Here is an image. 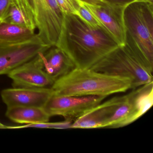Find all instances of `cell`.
<instances>
[{"label": "cell", "mask_w": 153, "mask_h": 153, "mask_svg": "<svg viewBox=\"0 0 153 153\" xmlns=\"http://www.w3.org/2000/svg\"><path fill=\"white\" fill-rule=\"evenodd\" d=\"M104 27H94L75 14L64 15L57 46L71 59L76 68H90L119 46Z\"/></svg>", "instance_id": "1"}, {"label": "cell", "mask_w": 153, "mask_h": 153, "mask_svg": "<svg viewBox=\"0 0 153 153\" xmlns=\"http://www.w3.org/2000/svg\"><path fill=\"white\" fill-rule=\"evenodd\" d=\"M153 104L152 82L101 103L78 118L76 124L81 129L122 128L144 115Z\"/></svg>", "instance_id": "2"}, {"label": "cell", "mask_w": 153, "mask_h": 153, "mask_svg": "<svg viewBox=\"0 0 153 153\" xmlns=\"http://www.w3.org/2000/svg\"><path fill=\"white\" fill-rule=\"evenodd\" d=\"M53 95L109 96L131 89L130 79L108 75L90 68H75L55 80Z\"/></svg>", "instance_id": "3"}, {"label": "cell", "mask_w": 153, "mask_h": 153, "mask_svg": "<svg viewBox=\"0 0 153 153\" xmlns=\"http://www.w3.org/2000/svg\"><path fill=\"white\" fill-rule=\"evenodd\" d=\"M91 69L108 75L130 79L131 89L153 82V64L126 34V42L97 62Z\"/></svg>", "instance_id": "4"}, {"label": "cell", "mask_w": 153, "mask_h": 153, "mask_svg": "<svg viewBox=\"0 0 153 153\" xmlns=\"http://www.w3.org/2000/svg\"><path fill=\"white\" fill-rule=\"evenodd\" d=\"M126 34L153 64V3L137 0L123 12Z\"/></svg>", "instance_id": "5"}, {"label": "cell", "mask_w": 153, "mask_h": 153, "mask_svg": "<svg viewBox=\"0 0 153 153\" xmlns=\"http://www.w3.org/2000/svg\"><path fill=\"white\" fill-rule=\"evenodd\" d=\"M34 16L37 35L44 44L57 46L62 30L64 14L56 0H28Z\"/></svg>", "instance_id": "6"}, {"label": "cell", "mask_w": 153, "mask_h": 153, "mask_svg": "<svg viewBox=\"0 0 153 153\" xmlns=\"http://www.w3.org/2000/svg\"><path fill=\"white\" fill-rule=\"evenodd\" d=\"M51 47L44 44L36 33L24 42H0V75H8Z\"/></svg>", "instance_id": "7"}, {"label": "cell", "mask_w": 153, "mask_h": 153, "mask_svg": "<svg viewBox=\"0 0 153 153\" xmlns=\"http://www.w3.org/2000/svg\"><path fill=\"white\" fill-rule=\"evenodd\" d=\"M106 97L68 96L53 95L43 106L50 116H63L73 120L100 104Z\"/></svg>", "instance_id": "8"}, {"label": "cell", "mask_w": 153, "mask_h": 153, "mask_svg": "<svg viewBox=\"0 0 153 153\" xmlns=\"http://www.w3.org/2000/svg\"><path fill=\"white\" fill-rule=\"evenodd\" d=\"M38 54L8 74L15 87L51 88L55 81L42 69Z\"/></svg>", "instance_id": "9"}, {"label": "cell", "mask_w": 153, "mask_h": 153, "mask_svg": "<svg viewBox=\"0 0 153 153\" xmlns=\"http://www.w3.org/2000/svg\"><path fill=\"white\" fill-rule=\"evenodd\" d=\"M80 2L94 14L119 45L125 44L126 30L123 19L125 7H113L104 3L100 5H93Z\"/></svg>", "instance_id": "10"}, {"label": "cell", "mask_w": 153, "mask_h": 153, "mask_svg": "<svg viewBox=\"0 0 153 153\" xmlns=\"http://www.w3.org/2000/svg\"><path fill=\"white\" fill-rule=\"evenodd\" d=\"M53 95L51 88H7L1 92L3 102L7 107L32 106L43 108Z\"/></svg>", "instance_id": "11"}, {"label": "cell", "mask_w": 153, "mask_h": 153, "mask_svg": "<svg viewBox=\"0 0 153 153\" xmlns=\"http://www.w3.org/2000/svg\"><path fill=\"white\" fill-rule=\"evenodd\" d=\"M38 57L42 69L54 81L76 68L67 53L58 46H51Z\"/></svg>", "instance_id": "12"}, {"label": "cell", "mask_w": 153, "mask_h": 153, "mask_svg": "<svg viewBox=\"0 0 153 153\" xmlns=\"http://www.w3.org/2000/svg\"><path fill=\"white\" fill-rule=\"evenodd\" d=\"M3 22L26 27L35 32V20L28 0H11Z\"/></svg>", "instance_id": "13"}, {"label": "cell", "mask_w": 153, "mask_h": 153, "mask_svg": "<svg viewBox=\"0 0 153 153\" xmlns=\"http://www.w3.org/2000/svg\"><path fill=\"white\" fill-rule=\"evenodd\" d=\"M6 115L15 122L27 124L47 122L51 118L43 108L32 106L7 107Z\"/></svg>", "instance_id": "14"}, {"label": "cell", "mask_w": 153, "mask_h": 153, "mask_svg": "<svg viewBox=\"0 0 153 153\" xmlns=\"http://www.w3.org/2000/svg\"><path fill=\"white\" fill-rule=\"evenodd\" d=\"M26 27L3 22L0 24V42H18L29 40L36 35Z\"/></svg>", "instance_id": "15"}, {"label": "cell", "mask_w": 153, "mask_h": 153, "mask_svg": "<svg viewBox=\"0 0 153 153\" xmlns=\"http://www.w3.org/2000/svg\"><path fill=\"white\" fill-rule=\"evenodd\" d=\"M79 2L80 3V7L78 10L77 15L87 24L92 27H104L94 14L86 8L84 5H82L80 1Z\"/></svg>", "instance_id": "16"}, {"label": "cell", "mask_w": 153, "mask_h": 153, "mask_svg": "<svg viewBox=\"0 0 153 153\" xmlns=\"http://www.w3.org/2000/svg\"><path fill=\"white\" fill-rule=\"evenodd\" d=\"M73 120L68 119H65V121L58 122H47L43 123H37V124H27L25 126L17 127L18 128H55V129H68L71 128V124ZM16 128V127H14Z\"/></svg>", "instance_id": "17"}, {"label": "cell", "mask_w": 153, "mask_h": 153, "mask_svg": "<svg viewBox=\"0 0 153 153\" xmlns=\"http://www.w3.org/2000/svg\"><path fill=\"white\" fill-rule=\"evenodd\" d=\"M58 6L64 15L77 14L80 3L77 0H56Z\"/></svg>", "instance_id": "18"}, {"label": "cell", "mask_w": 153, "mask_h": 153, "mask_svg": "<svg viewBox=\"0 0 153 153\" xmlns=\"http://www.w3.org/2000/svg\"><path fill=\"white\" fill-rule=\"evenodd\" d=\"M102 2L113 7H125L127 5L137 0H101Z\"/></svg>", "instance_id": "19"}, {"label": "cell", "mask_w": 153, "mask_h": 153, "mask_svg": "<svg viewBox=\"0 0 153 153\" xmlns=\"http://www.w3.org/2000/svg\"><path fill=\"white\" fill-rule=\"evenodd\" d=\"M11 0H0V24L4 21Z\"/></svg>", "instance_id": "20"}, {"label": "cell", "mask_w": 153, "mask_h": 153, "mask_svg": "<svg viewBox=\"0 0 153 153\" xmlns=\"http://www.w3.org/2000/svg\"><path fill=\"white\" fill-rule=\"evenodd\" d=\"M77 1L80 2L93 5H100L103 3L101 1V0H77Z\"/></svg>", "instance_id": "21"}, {"label": "cell", "mask_w": 153, "mask_h": 153, "mask_svg": "<svg viewBox=\"0 0 153 153\" xmlns=\"http://www.w3.org/2000/svg\"><path fill=\"white\" fill-rule=\"evenodd\" d=\"M5 127V125L0 121V129H2Z\"/></svg>", "instance_id": "22"}, {"label": "cell", "mask_w": 153, "mask_h": 153, "mask_svg": "<svg viewBox=\"0 0 153 153\" xmlns=\"http://www.w3.org/2000/svg\"><path fill=\"white\" fill-rule=\"evenodd\" d=\"M141 1H148L150 3H153V0H141Z\"/></svg>", "instance_id": "23"}]
</instances>
